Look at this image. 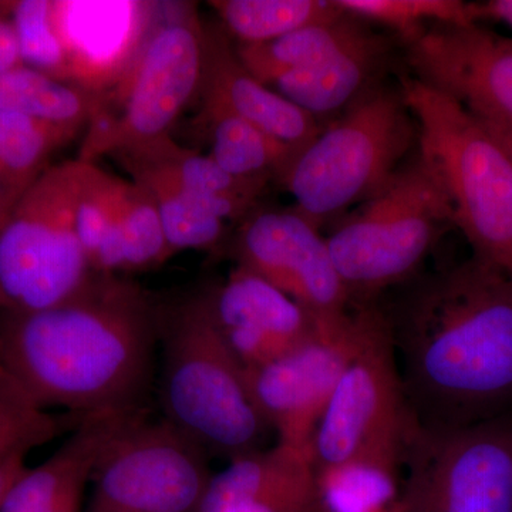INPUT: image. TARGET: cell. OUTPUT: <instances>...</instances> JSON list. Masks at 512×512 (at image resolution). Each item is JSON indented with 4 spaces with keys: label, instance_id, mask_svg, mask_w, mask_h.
Instances as JSON below:
<instances>
[{
    "label": "cell",
    "instance_id": "52a82bcc",
    "mask_svg": "<svg viewBox=\"0 0 512 512\" xmlns=\"http://www.w3.org/2000/svg\"><path fill=\"white\" fill-rule=\"evenodd\" d=\"M204 57L205 29L192 8H177L151 28L120 82L99 94L79 160L94 163L170 136L181 111L200 92Z\"/></svg>",
    "mask_w": 512,
    "mask_h": 512
},
{
    "label": "cell",
    "instance_id": "7402d4cb",
    "mask_svg": "<svg viewBox=\"0 0 512 512\" xmlns=\"http://www.w3.org/2000/svg\"><path fill=\"white\" fill-rule=\"evenodd\" d=\"M402 454H363L315 467L316 512H387L400 501Z\"/></svg>",
    "mask_w": 512,
    "mask_h": 512
},
{
    "label": "cell",
    "instance_id": "ffe728a7",
    "mask_svg": "<svg viewBox=\"0 0 512 512\" xmlns=\"http://www.w3.org/2000/svg\"><path fill=\"white\" fill-rule=\"evenodd\" d=\"M208 490L276 512H316L315 461L311 454L276 443L229 461L212 476Z\"/></svg>",
    "mask_w": 512,
    "mask_h": 512
},
{
    "label": "cell",
    "instance_id": "5b68a950",
    "mask_svg": "<svg viewBox=\"0 0 512 512\" xmlns=\"http://www.w3.org/2000/svg\"><path fill=\"white\" fill-rule=\"evenodd\" d=\"M419 138L402 87L375 86L299 151L281 185L295 210L320 228L363 204L406 163Z\"/></svg>",
    "mask_w": 512,
    "mask_h": 512
},
{
    "label": "cell",
    "instance_id": "4dcf8cb0",
    "mask_svg": "<svg viewBox=\"0 0 512 512\" xmlns=\"http://www.w3.org/2000/svg\"><path fill=\"white\" fill-rule=\"evenodd\" d=\"M120 222L124 242V274L157 268L170 259L163 222L151 195L134 181H121Z\"/></svg>",
    "mask_w": 512,
    "mask_h": 512
},
{
    "label": "cell",
    "instance_id": "3957f363",
    "mask_svg": "<svg viewBox=\"0 0 512 512\" xmlns=\"http://www.w3.org/2000/svg\"><path fill=\"white\" fill-rule=\"evenodd\" d=\"M160 404L164 419L210 456L261 450L268 424L258 413L244 367L212 322L201 292L161 305Z\"/></svg>",
    "mask_w": 512,
    "mask_h": 512
},
{
    "label": "cell",
    "instance_id": "d590c367",
    "mask_svg": "<svg viewBox=\"0 0 512 512\" xmlns=\"http://www.w3.org/2000/svg\"><path fill=\"white\" fill-rule=\"evenodd\" d=\"M26 456L0 457V508L8 495L10 487L18 480L20 474L26 470Z\"/></svg>",
    "mask_w": 512,
    "mask_h": 512
},
{
    "label": "cell",
    "instance_id": "f546056e",
    "mask_svg": "<svg viewBox=\"0 0 512 512\" xmlns=\"http://www.w3.org/2000/svg\"><path fill=\"white\" fill-rule=\"evenodd\" d=\"M79 421L60 419L43 409L0 365V457L28 456Z\"/></svg>",
    "mask_w": 512,
    "mask_h": 512
},
{
    "label": "cell",
    "instance_id": "277c9868",
    "mask_svg": "<svg viewBox=\"0 0 512 512\" xmlns=\"http://www.w3.org/2000/svg\"><path fill=\"white\" fill-rule=\"evenodd\" d=\"M419 131V153L439 175L476 256L512 278V154L446 93L417 79L402 84Z\"/></svg>",
    "mask_w": 512,
    "mask_h": 512
},
{
    "label": "cell",
    "instance_id": "e575fe53",
    "mask_svg": "<svg viewBox=\"0 0 512 512\" xmlns=\"http://www.w3.org/2000/svg\"><path fill=\"white\" fill-rule=\"evenodd\" d=\"M198 512H276L265 505L244 498L228 497L207 490Z\"/></svg>",
    "mask_w": 512,
    "mask_h": 512
},
{
    "label": "cell",
    "instance_id": "d6a6232c",
    "mask_svg": "<svg viewBox=\"0 0 512 512\" xmlns=\"http://www.w3.org/2000/svg\"><path fill=\"white\" fill-rule=\"evenodd\" d=\"M121 181L90 161H73L74 224L89 262L119 211Z\"/></svg>",
    "mask_w": 512,
    "mask_h": 512
},
{
    "label": "cell",
    "instance_id": "83f0119b",
    "mask_svg": "<svg viewBox=\"0 0 512 512\" xmlns=\"http://www.w3.org/2000/svg\"><path fill=\"white\" fill-rule=\"evenodd\" d=\"M353 18L396 30L413 42L431 25L468 26L480 19L478 6L461 0H335Z\"/></svg>",
    "mask_w": 512,
    "mask_h": 512
},
{
    "label": "cell",
    "instance_id": "44dd1931",
    "mask_svg": "<svg viewBox=\"0 0 512 512\" xmlns=\"http://www.w3.org/2000/svg\"><path fill=\"white\" fill-rule=\"evenodd\" d=\"M387 55L386 39L370 32L328 62L284 74L269 87L322 123L323 117L348 109L376 86Z\"/></svg>",
    "mask_w": 512,
    "mask_h": 512
},
{
    "label": "cell",
    "instance_id": "8fae6325",
    "mask_svg": "<svg viewBox=\"0 0 512 512\" xmlns=\"http://www.w3.org/2000/svg\"><path fill=\"white\" fill-rule=\"evenodd\" d=\"M414 419L404 396L389 316L375 308L313 437L315 467L363 454H402Z\"/></svg>",
    "mask_w": 512,
    "mask_h": 512
},
{
    "label": "cell",
    "instance_id": "e0dca14e",
    "mask_svg": "<svg viewBox=\"0 0 512 512\" xmlns=\"http://www.w3.org/2000/svg\"><path fill=\"white\" fill-rule=\"evenodd\" d=\"M202 107L234 114L299 154L322 133L325 124L259 82L245 69L228 40L205 29Z\"/></svg>",
    "mask_w": 512,
    "mask_h": 512
},
{
    "label": "cell",
    "instance_id": "cb8c5ba5",
    "mask_svg": "<svg viewBox=\"0 0 512 512\" xmlns=\"http://www.w3.org/2000/svg\"><path fill=\"white\" fill-rule=\"evenodd\" d=\"M204 109V120L210 134L211 151L208 156L225 173L238 180L268 185L282 178L292 161L295 150L279 143L247 121L224 110Z\"/></svg>",
    "mask_w": 512,
    "mask_h": 512
},
{
    "label": "cell",
    "instance_id": "ac0fdd59",
    "mask_svg": "<svg viewBox=\"0 0 512 512\" xmlns=\"http://www.w3.org/2000/svg\"><path fill=\"white\" fill-rule=\"evenodd\" d=\"M131 177L154 174L177 185L191 201L222 221L245 220L265 185L238 180L210 156L178 146L170 136L128 148L113 156Z\"/></svg>",
    "mask_w": 512,
    "mask_h": 512
},
{
    "label": "cell",
    "instance_id": "603a6c76",
    "mask_svg": "<svg viewBox=\"0 0 512 512\" xmlns=\"http://www.w3.org/2000/svg\"><path fill=\"white\" fill-rule=\"evenodd\" d=\"M362 22L345 15L333 22L295 30L272 42L238 45L235 52L252 76L271 86L284 74L312 69L356 45L370 33Z\"/></svg>",
    "mask_w": 512,
    "mask_h": 512
},
{
    "label": "cell",
    "instance_id": "f35d334b",
    "mask_svg": "<svg viewBox=\"0 0 512 512\" xmlns=\"http://www.w3.org/2000/svg\"><path fill=\"white\" fill-rule=\"evenodd\" d=\"M387 512H402V510H400V505L397 504L396 507L392 508V510L387 511Z\"/></svg>",
    "mask_w": 512,
    "mask_h": 512
},
{
    "label": "cell",
    "instance_id": "d4e9b609",
    "mask_svg": "<svg viewBox=\"0 0 512 512\" xmlns=\"http://www.w3.org/2000/svg\"><path fill=\"white\" fill-rule=\"evenodd\" d=\"M82 128L0 113V201L12 208Z\"/></svg>",
    "mask_w": 512,
    "mask_h": 512
},
{
    "label": "cell",
    "instance_id": "4fadbf2b",
    "mask_svg": "<svg viewBox=\"0 0 512 512\" xmlns=\"http://www.w3.org/2000/svg\"><path fill=\"white\" fill-rule=\"evenodd\" d=\"M417 80L460 103L512 143V40L480 26L431 25L407 43Z\"/></svg>",
    "mask_w": 512,
    "mask_h": 512
},
{
    "label": "cell",
    "instance_id": "8992f818",
    "mask_svg": "<svg viewBox=\"0 0 512 512\" xmlns=\"http://www.w3.org/2000/svg\"><path fill=\"white\" fill-rule=\"evenodd\" d=\"M450 225V198L436 170L417 153L326 242L350 298L366 303L407 281Z\"/></svg>",
    "mask_w": 512,
    "mask_h": 512
},
{
    "label": "cell",
    "instance_id": "d6986e66",
    "mask_svg": "<svg viewBox=\"0 0 512 512\" xmlns=\"http://www.w3.org/2000/svg\"><path fill=\"white\" fill-rule=\"evenodd\" d=\"M124 414L84 417L72 436L39 466L20 474L0 512H83L94 464Z\"/></svg>",
    "mask_w": 512,
    "mask_h": 512
},
{
    "label": "cell",
    "instance_id": "f1b7e54d",
    "mask_svg": "<svg viewBox=\"0 0 512 512\" xmlns=\"http://www.w3.org/2000/svg\"><path fill=\"white\" fill-rule=\"evenodd\" d=\"M131 181L146 188L156 202L171 254L211 251L221 244L225 221L195 204L177 185L154 174L134 175Z\"/></svg>",
    "mask_w": 512,
    "mask_h": 512
},
{
    "label": "cell",
    "instance_id": "74e56055",
    "mask_svg": "<svg viewBox=\"0 0 512 512\" xmlns=\"http://www.w3.org/2000/svg\"><path fill=\"white\" fill-rule=\"evenodd\" d=\"M10 210H12V208L0 201V228H2L3 222H5L6 217H8Z\"/></svg>",
    "mask_w": 512,
    "mask_h": 512
},
{
    "label": "cell",
    "instance_id": "ba28073f",
    "mask_svg": "<svg viewBox=\"0 0 512 512\" xmlns=\"http://www.w3.org/2000/svg\"><path fill=\"white\" fill-rule=\"evenodd\" d=\"M97 275L74 224L73 161L52 165L0 228V315L63 305Z\"/></svg>",
    "mask_w": 512,
    "mask_h": 512
},
{
    "label": "cell",
    "instance_id": "1f68e13d",
    "mask_svg": "<svg viewBox=\"0 0 512 512\" xmlns=\"http://www.w3.org/2000/svg\"><path fill=\"white\" fill-rule=\"evenodd\" d=\"M53 0L6 2L23 66L69 83V66L52 15Z\"/></svg>",
    "mask_w": 512,
    "mask_h": 512
},
{
    "label": "cell",
    "instance_id": "4316f807",
    "mask_svg": "<svg viewBox=\"0 0 512 512\" xmlns=\"http://www.w3.org/2000/svg\"><path fill=\"white\" fill-rule=\"evenodd\" d=\"M210 5L239 45L272 42L295 30L346 15L335 0H215Z\"/></svg>",
    "mask_w": 512,
    "mask_h": 512
},
{
    "label": "cell",
    "instance_id": "9c48e42d",
    "mask_svg": "<svg viewBox=\"0 0 512 512\" xmlns=\"http://www.w3.org/2000/svg\"><path fill=\"white\" fill-rule=\"evenodd\" d=\"M207 457L164 417L126 414L97 457L83 512H198L212 478Z\"/></svg>",
    "mask_w": 512,
    "mask_h": 512
},
{
    "label": "cell",
    "instance_id": "8d00e7d4",
    "mask_svg": "<svg viewBox=\"0 0 512 512\" xmlns=\"http://www.w3.org/2000/svg\"><path fill=\"white\" fill-rule=\"evenodd\" d=\"M478 6L481 18L500 20L512 28V0H491Z\"/></svg>",
    "mask_w": 512,
    "mask_h": 512
},
{
    "label": "cell",
    "instance_id": "6da1fadb",
    "mask_svg": "<svg viewBox=\"0 0 512 512\" xmlns=\"http://www.w3.org/2000/svg\"><path fill=\"white\" fill-rule=\"evenodd\" d=\"M160 315L141 286L99 274L63 305L0 315V365L43 409L77 419L141 412Z\"/></svg>",
    "mask_w": 512,
    "mask_h": 512
},
{
    "label": "cell",
    "instance_id": "2e32d148",
    "mask_svg": "<svg viewBox=\"0 0 512 512\" xmlns=\"http://www.w3.org/2000/svg\"><path fill=\"white\" fill-rule=\"evenodd\" d=\"M153 9L144 2H53L70 84L93 94L113 89L146 43Z\"/></svg>",
    "mask_w": 512,
    "mask_h": 512
},
{
    "label": "cell",
    "instance_id": "7c38bea8",
    "mask_svg": "<svg viewBox=\"0 0 512 512\" xmlns=\"http://www.w3.org/2000/svg\"><path fill=\"white\" fill-rule=\"evenodd\" d=\"M376 306L369 302L316 320V328L284 356L244 369L252 403L282 446L311 454L330 396L362 342Z\"/></svg>",
    "mask_w": 512,
    "mask_h": 512
},
{
    "label": "cell",
    "instance_id": "7a4b0ae2",
    "mask_svg": "<svg viewBox=\"0 0 512 512\" xmlns=\"http://www.w3.org/2000/svg\"><path fill=\"white\" fill-rule=\"evenodd\" d=\"M421 426L468 427L512 407V278L471 256L431 276L390 319Z\"/></svg>",
    "mask_w": 512,
    "mask_h": 512
},
{
    "label": "cell",
    "instance_id": "5bb4252c",
    "mask_svg": "<svg viewBox=\"0 0 512 512\" xmlns=\"http://www.w3.org/2000/svg\"><path fill=\"white\" fill-rule=\"evenodd\" d=\"M234 256L238 266L318 318L340 315L352 306L326 238L296 210L251 212L239 228Z\"/></svg>",
    "mask_w": 512,
    "mask_h": 512
},
{
    "label": "cell",
    "instance_id": "836d02e7",
    "mask_svg": "<svg viewBox=\"0 0 512 512\" xmlns=\"http://www.w3.org/2000/svg\"><path fill=\"white\" fill-rule=\"evenodd\" d=\"M22 66L18 40L9 19L8 6L0 3V73Z\"/></svg>",
    "mask_w": 512,
    "mask_h": 512
},
{
    "label": "cell",
    "instance_id": "484cf974",
    "mask_svg": "<svg viewBox=\"0 0 512 512\" xmlns=\"http://www.w3.org/2000/svg\"><path fill=\"white\" fill-rule=\"evenodd\" d=\"M97 101L99 94L59 82L23 64L0 73V113L83 128L92 119Z\"/></svg>",
    "mask_w": 512,
    "mask_h": 512
},
{
    "label": "cell",
    "instance_id": "30bf717a",
    "mask_svg": "<svg viewBox=\"0 0 512 512\" xmlns=\"http://www.w3.org/2000/svg\"><path fill=\"white\" fill-rule=\"evenodd\" d=\"M402 512H512V427L414 424L403 458Z\"/></svg>",
    "mask_w": 512,
    "mask_h": 512
},
{
    "label": "cell",
    "instance_id": "ab89813d",
    "mask_svg": "<svg viewBox=\"0 0 512 512\" xmlns=\"http://www.w3.org/2000/svg\"><path fill=\"white\" fill-rule=\"evenodd\" d=\"M505 147L508 148V151H510V153L512 154V143L510 144H504Z\"/></svg>",
    "mask_w": 512,
    "mask_h": 512
},
{
    "label": "cell",
    "instance_id": "9a60e30c",
    "mask_svg": "<svg viewBox=\"0 0 512 512\" xmlns=\"http://www.w3.org/2000/svg\"><path fill=\"white\" fill-rule=\"evenodd\" d=\"M201 296L222 339L244 369L284 356L312 335L318 320L286 293L238 265L222 284Z\"/></svg>",
    "mask_w": 512,
    "mask_h": 512
}]
</instances>
